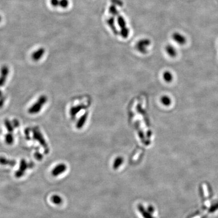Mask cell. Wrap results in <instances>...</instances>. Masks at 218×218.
I'll return each mask as SVG.
<instances>
[{
	"label": "cell",
	"mask_w": 218,
	"mask_h": 218,
	"mask_svg": "<svg viewBox=\"0 0 218 218\" xmlns=\"http://www.w3.org/2000/svg\"><path fill=\"white\" fill-rule=\"evenodd\" d=\"M33 138L34 140L38 141L44 149L45 154H48L50 152V148L44 139L41 131L38 127H34L33 129Z\"/></svg>",
	"instance_id": "cell-1"
},
{
	"label": "cell",
	"mask_w": 218,
	"mask_h": 218,
	"mask_svg": "<svg viewBox=\"0 0 218 218\" xmlns=\"http://www.w3.org/2000/svg\"><path fill=\"white\" fill-rule=\"evenodd\" d=\"M47 101V98L45 96H41L39 98L37 101L30 107L29 109V113L30 114H37L40 112L41 109Z\"/></svg>",
	"instance_id": "cell-2"
},
{
	"label": "cell",
	"mask_w": 218,
	"mask_h": 218,
	"mask_svg": "<svg viewBox=\"0 0 218 218\" xmlns=\"http://www.w3.org/2000/svg\"><path fill=\"white\" fill-rule=\"evenodd\" d=\"M27 169H29L28 163L26 161V160L22 159L20 161L19 168L15 173V176L17 178H20L22 177Z\"/></svg>",
	"instance_id": "cell-3"
},
{
	"label": "cell",
	"mask_w": 218,
	"mask_h": 218,
	"mask_svg": "<svg viewBox=\"0 0 218 218\" xmlns=\"http://www.w3.org/2000/svg\"><path fill=\"white\" fill-rule=\"evenodd\" d=\"M67 168V166L65 164H63V163L58 164L52 170V175L54 176V177L60 175L61 174L65 172L66 171Z\"/></svg>",
	"instance_id": "cell-4"
},
{
	"label": "cell",
	"mask_w": 218,
	"mask_h": 218,
	"mask_svg": "<svg viewBox=\"0 0 218 218\" xmlns=\"http://www.w3.org/2000/svg\"><path fill=\"white\" fill-rule=\"evenodd\" d=\"M9 73V69L7 66H3L2 67L0 75V87H2L4 86L6 80L7 79Z\"/></svg>",
	"instance_id": "cell-5"
},
{
	"label": "cell",
	"mask_w": 218,
	"mask_h": 218,
	"mask_svg": "<svg viewBox=\"0 0 218 218\" xmlns=\"http://www.w3.org/2000/svg\"><path fill=\"white\" fill-rule=\"evenodd\" d=\"M172 38L176 43L180 45L184 44L186 42V37L183 35L179 33H173L172 35Z\"/></svg>",
	"instance_id": "cell-6"
},
{
	"label": "cell",
	"mask_w": 218,
	"mask_h": 218,
	"mask_svg": "<svg viewBox=\"0 0 218 218\" xmlns=\"http://www.w3.org/2000/svg\"><path fill=\"white\" fill-rule=\"evenodd\" d=\"M45 50L44 48H40L34 52L32 55V59L35 61H37L43 57L44 54Z\"/></svg>",
	"instance_id": "cell-7"
},
{
	"label": "cell",
	"mask_w": 218,
	"mask_h": 218,
	"mask_svg": "<svg viewBox=\"0 0 218 218\" xmlns=\"http://www.w3.org/2000/svg\"><path fill=\"white\" fill-rule=\"evenodd\" d=\"M16 164V162L15 160L7 159L5 157L0 156V165H7L14 167Z\"/></svg>",
	"instance_id": "cell-8"
},
{
	"label": "cell",
	"mask_w": 218,
	"mask_h": 218,
	"mask_svg": "<svg viewBox=\"0 0 218 218\" xmlns=\"http://www.w3.org/2000/svg\"><path fill=\"white\" fill-rule=\"evenodd\" d=\"M149 45L148 40H143L140 41L137 45V49L141 53H144L146 51L147 47Z\"/></svg>",
	"instance_id": "cell-9"
},
{
	"label": "cell",
	"mask_w": 218,
	"mask_h": 218,
	"mask_svg": "<svg viewBox=\"0 0 218 218\" xmlns=\"http://www.w3.org/2000/svg\"><path fill=\"white\" fill-rule=\"evenodd\" d=\"M166 51L170 57H175L177 55V51L175 48L171 45H168L166 48Z\"/></svg>",
	"instance_id": "cell-10"
},
{
	"label": "cell",
	"mask_w": 218,
	"mask_h": 218,
	"mask_svg": "<svg viewBox=\"0 0 218 218\" xmlns=\"http://www.w3.org/2000/svg\"><path fill=\"white\" fill-rule=\"evenodd\" d=\"M5 140L6 143L8 145H11L12 144H13L14 141V137L13 136V133L8 132V133L5 136Z\"/></svg>",
	"instance_id": "cell-11"
},
{
	"label": "cell",
	"mask_w": 218,
	"mask_h": 218,
	"mask_svg": "<svg viewBox=\"0 0 218 218\" xmlns=\"http://www.w3.org/2000/svg\"><path fill=\"white\" fill-rule=\"evenodd\" d=\"M51 201L55 205H60L63 202V199L58 195H54L51 197Z\"/></svg>",
	"instance_id": "cell-12"
},
{
	"label": "cell",
	"mask_w": 218,
	"mask_h": 218,
	"mask_svg": "<svg viewBox=\"0 0 218 218\" xmlns=\"http://www.w3.org/2000/svg\"><path fill=\"white\" fill-rule=\"evenodd\" d=\"M163 79L164 80L167 82H171L172 81L173 77L172 74L170 72L168 71L164 72V74L163 75Z\"/></svg>",
	"instance_id": "cell-13"
},
{
	"label": "cell",
	"mask_w": 218,
	"mask_h": 218,
	"mask_svg": "<svg viewBox=\"0 0 218 218\" xmlns=\"http://www.w3.org/2000/svg\"><path fill=\"white\" fill-rule=\"evenodd\" d=\"M87 119V115L84 114L82 117L80 118V119L78 120L77 124H76V127L78 129L81 128L84 125V123H86V120Z\"/></svg>",
	"instance_id": "cell-14"
},
{
	"label": "cell",
	"mask_w": 218,
	"mask_h": 218,
	"mask_svg": "<svg viewBox=\"0 0 218 218\" xmlns=\"http://www.w3.org/2000/svg\"><path fill=\"white\" fill-rule=\"evenodd\" d=\"M161 102L163 105L169 106L171 105L172 101L171 98L169 96H163L161 98Z\"/></svg>",
	"instance_id": "cell-15"
},
{
	"label": "cell",
	"mask_w": 218,
	"mask_h": 218,
	"mask_svg": "<svg viewBox=\"0 0 218 218\" xmlns=\"http://www.w3.org/2000/svg\"><path fill=\"white\" fill-rule=\"evenodd\" d=\"M4 123L5 126L7 130V131H8V132L13 133L14 128L13 123H12L9 120H5Z\"/></svg>",
	"instance_id": "cell-16"
},
{
	"label": "cell",
	"mask_w": 218,
	"mask_h": 218,
	"mask_svg": "<svg viewBox=\"0 0 218 218\" xmlns=\"http://www.w3.org/2000/svg\"><path fill=\"white\" fill-rule=\"evenodd\" d=\"M138 209H139L140 212H141V214L143 215V217H144V218H154L150 214H148L147 211H145L144 210V208H143L142 205H139L138 206Z\"/></svg>",
	"instance_id": "cell-17"
},
{
	"label": "cell",
	"mask_w": 218,
	"mask_h": 218,
	"mask_svg": "<svg viewBox=\"0 0 218 218\" xmlns=\"http://www.w3.org/2000/svg\"><path fill=\"white\" fill-rule=\"evenodd\" d=\"M69 4L68 0H60L59 6L62 8H66L68 7Z\"/></svg>",
	"instance_id": "cell-18"
},
{
	"label": "cell",
	"mask_w": 218,
	"mask_h": 218,
	"mask_svg": "<svg viewBox=\"0 0 218 218\" xmlns=\"http://www.w3.org/2000/svg\"><path fill=\"white\" fill-rule=\"evenodd\" d=\"M34 156L37 161H41L44 158L43 154H41L39 151H36L34 153Z\"/></svg>",
	"instance_id": "cell-19"
},
{
	"label": "cell",
	"mask_w": 218,
	"mask_h": 218,
	"mask_svg": "<svg viewBox=\"0 0 218 218\" xmlns=\"http://www.w3.org/2000/svg\"><path fill=\"white\" fill-rule=\"evenodd\" d=\"M122 163V159H117V160H116L114 164V168L116 169L118 168Z\"/></svg>",
	"instance_id": "cell-20"
},
{
	"label": "cell",
	"mask_w": 218,
	"mask_h": 218,
	"mask_svg": "<svg viewBox=\"0 0 218 218\" xmlns=\"http://www.w3.org/2000/svg\"><path fill=\"white\" fill-rule=\"evenodd\" d=\"M59 2H60V0H51L50 1L51 5L54 7L59 6Z\"/></svg>",
	"instance_id": "cell-21"
},
{
	"label": "cell",
	"mask_w": 218,
	"mask_h": 218,
	"mask_svg": "<svg viewBox=\"0 0 218 218\" xmlns=\"http://www.w3.org/2000/svg\"><path fill=\"white\" fill-rule=\"evenodd\" d=\"M25 137L27 140H30V131L29 129H26L25 131Z\"/></svg>",
	"instance_id": "cell-22"
},
{
	"label": "cell",
	"mask_w": 218,
	"mask_h": 218,
	"mask_svg": "<svg viewBox=\"0 0 218 218\" xmlns=\"http://www.w3.org/2000/svg\"><path fill=\"white\" fill-rule=\"evenodd\" d=\"M5 99L4 97L2 96L0 98V108H1L3 106L5 103Z\"/></svg>",
	"instance_id": "cell-23"
},
{
	"label": "cell",
	"mask_w": 218,
	"mask_h": 218,
	"mask_svg": "<svg viewBox=\"0 0 218 218\" xmlns=\"http://www.w3.org/2000/svg\"><path fill=\"white\" fill-rule=\"evenodd\" d=\"M13 125L14 127H18L19 126V123L17 120H14L13 121Z\"/></svg>",
	"instance_id": "cell-24"
},
{
	"label": "cell",
	"mask_w": 218,
	"mask_h": 218,
	"mask_svg": "<svg viewBox=\"0 0 218 218\" xmlns=\"http://www.w3.org/2000/svg\"><path fill=\"white\" fill-rule=\"evenodd\" d=\"M28 165H29V169H32L34 167V163L33 162H30L28 163Z\"/></svg>",
	"instance_id": "cell-25"
},
{
	"label": "cell",
	"mask_w": 218,
	"mask_h": 218,
	"mask_svg": "<svg viewBox=\"0 0 218 218\" xmlns=\"http://www.w3.org/2000/svg\"><path fill=\"white\" fill-rule=\"evenodd\" d=\"M2 96V91L0 90V98Z\"/></svg>",
	"instance_id": "cell-26"
},
{
	"label": "cell",
	"mask_w": 218,
	"mask_h": 218,
	"mask_svg": "<svg viewBox=\"0 0 218 218\" xmlns=\"http://www.w3.org/2000/svg\"><path fill=\"white\" fill-rule=\"evenodd\" d=\"M2 20V17L1 16V15H0V22Z\"/></svg>",
	"instance_id": "cell-27"
}]
</instances>
